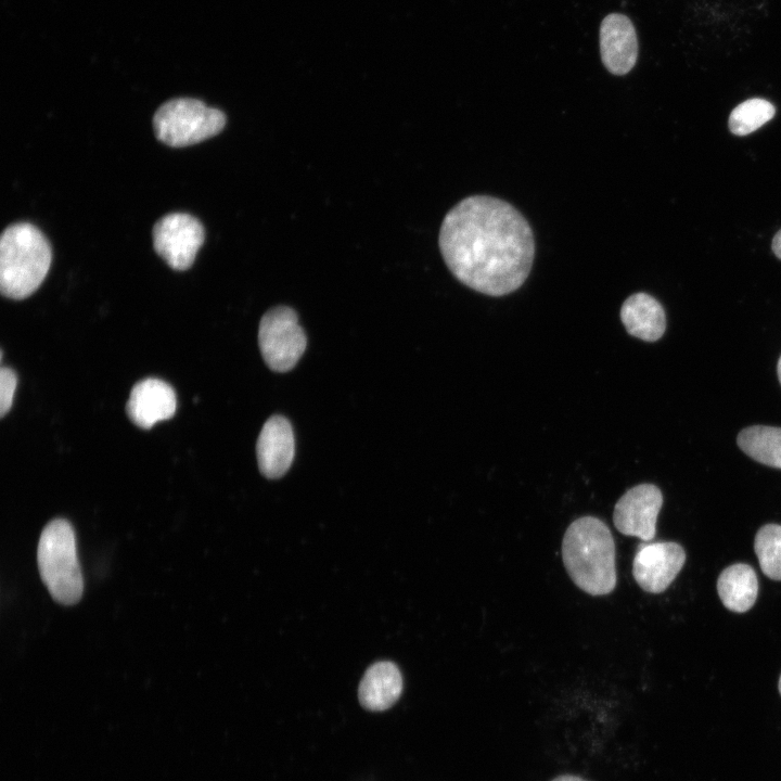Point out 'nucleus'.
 <instances>
[{"label": "nucleus", "mask_w": 781, "mask_h": 781, "mask_svg": "<svg viewBox=\"0 0 781 781\" xmlns=\"http://www.w3.org/2000/svg\"><path fill=\"white\" fill-rule=\"evenodd\" d=\"M777 371H778V377H779V381H780V384H781V356H780L779 361H778Z\"/></svg>", "instance_id": "nucleus-22"}, {"label": "nucleus", "mask_w": 781, "mask_h": 781, "mask_svg": "<svg viewBox=\"0 0 781 781\" xmlns=\"http://www.w3.org/2000/svg\"><path fill=\"white\" fill-rule=\"evenodd\" d=\"M620 320L627 332L645 342L660 340L666 330L663 306L646 293H635L622 305Z\"/></svg>", "instance_id": "nucleus-14"}, {"label": "nucleus", "mask_w": 781, "mask_h": 781, "mask_svg": "<svg viewBox=\"0 0 781 781\" xmlns=\"http://www.w3.org/2000/svg\"><path fill=\"white\" fill-rule=\"evenodd\" d=\"M684 562L686 552L677 542L640 545L632 561V575L642 590L662 593L677 577Z\"/></svg>", "instance_id": "nucleus-9"}, {"label": "nucleus", "mask_w": 781, "mask_h": 781, "mask_svg": "<svg viewBox=\"0 0 781 781\" xmlns=\"http://www.w3.org/2000/svg\"><path fill=\"white\" fill-rule=\"evenodd\" d=\"M37 561L41 579L56 602L72 605L80 600L84 578L76 535L68 521L55 518L46 525L38 542Z\"/></svg>", "instance_id": "nucleus-4"}, {"label": "nucleus", "mask_w": 781, "mask_h": 781, "mask_svg": "<svg viewBox=\"0 0 781 781\" xmlns=\"http://www.w3.org/2000/svg\"><path fill=\"white\" fill-rule=\"evenodd\" d=\"M600 52L605 68L614 75H625L638 57V39L631 21L619 13L604 17L600 28Z\"/></svg>", "instance_id": "nucleus-10"}, {"label": "nucleus", "mask_w": 781, "mask_h": 781, "mask_svg": "<svg viewBox=\"0 0 781 781\" xmlns=\"http://www.w3.org/2000/svg\"><path fill=\"white\" fill-rule=\"evenodd\" d=\"M754 551L761 572L772 580H781V525L761 526L755 536Z\"/></svg>", "instance_id": "nucleus-18"}, {"label": "nucleus", "mask_w": 781, "mask_h": 781, "mask_svg": "<svg viewBox=\"0 0 781 781\" xmlns=\"http://www.w3.org/2000/svg\"><path fill=\"white\" fill-rule=\"evenodd\" d=\"M663 504V495L653 484H640L628 489L616 502L613 522L626 536L650 541L656 534V520Z\"/></svg>", "instance_id": "nucleus-8"}, {"label": "nucleus", "mask_w": 781, "mask_h": 781, "mask_svg": "<svg viewBox=\"0 0 781 781\" xmlns=\"http://www.w3.org/2000/svg\"><path fill=\"white\" fill-rule=\"evenodd\" d=\"M738 446L753 460L781 469V427L753 425L742 430Z\"/></svg>", "instance_id": "nucleus-16"}, {"label": "nucleus", "mask_w": 781, "mask_h": 781, "mask_svg": "<svg viewBox=\"0 0 781 781\" xmlns=\"http://www.w3.org/2000/svg\"><path fill=\"white\" fill-rule=\"evenodd\" d=\"M17 385L15 372L8 367L2 366L0 370V415L4 417L9 412L14 393Z\"/></svg>", "instance_id": "nucleus-19"}, {"label": "nucleus", "mask_w": 781, "mask_h": 781, "mask_svg": "<svg viewBox=\"0 0 781 781\" xmlns=\"http://www.w3.org/2000/svg\"><path fill=\"white\" fill-rule=\"evenodd\" d=\"M225 125L226 116L221 111L190 98L165 102L153 117L156 138L174 148L192 145L214 137Z\"/></svg>", "instance_id": "nucleus-5"}, {"label": "nucleus", "mask_w": 781, "mask_h": 781, "mask_svg": "<svg viewBox=\"0 0 781 781\" xmlns=\"http://www.w3.org/2000/svg\"><path fill=\"white\" fill-rule=\"evenodd\" d=\"M402 691V677L392 662H377L364 673L358 689L360 704L374 712L393 706Z\"/></svg>", "instance_id": "nucleus-13"}, {"label": "nucleus", "mask_w": 781, "mask_h": 781, "mask_svg": "<svg viewBox=\"0 0 781 781\" xmlns=\"http://www.w3.org/2000/svg\"><path fill=\"white\" fill-rule=\"evenodd\" d=\"M562 560L573 582L586 593L605 596L615 589L616 546L602 520L586 515L573 521L562 539Z\"/></svg>", "instance_id": "nucleus-2"}, {"label": "nucleus", "mask_w": 781, "mask_h": 781, "mask_svg": "<svg viewBox=\"0 0 781 781\" xmlns=\"http://www.w3.org/2000/svg\"><path fill=\"white\" fill-rule=\"evenodd\" d=\"M258 343L267 366L273 371L285 372L297 363L307 342L295 311L279 306L263 316Z\"/></svg>", "instance_id": "nucleus-6"}, {"label": "nucleus", "mask_w": 781, "mask_h": 781, "mask_svg": "<svg viewBox=\"0 0 781 781\" xmlns=\"http://www.w3.org/2000/svg\"><path fill=\"white\" fill-rule=\"evenodd\" d=\"M771 248H772V252L774 253V255H776L779 259H781V230H779V231L776 233V235L773 236V239H772V244H771Z\"/></svg>", "instance_id": "nucleus-20"}, {"label": "nucleus", "mask_w": 781, "mask_h": 781, "mask_svg": "<svg viewBox=\"0 0 781 781\" xmlns=\"http://www.w3.org/2000/svg\"><path fill=\"white\" fill-rule=\"evenodd\" d=\"M259 471L267 478H280L294 458V435L290 422L273 415L264 424L256 444Z\"/></svg>", "instance_id": "nucleus-12"}, {"label": "nucleus", "mask_w": 781, "mask_h": 781, "mask_svg": "<svg viewBox=\"0 0 781 781\" xmlns=\"http://www.w3.org/2000/svg\"><path fill=\"white\" fill-rule=\"evenodd\" d=\"M717 592L731 612L744 613L756 601L758 593L757 575L754 568L745 563H735L725 568L717 579Z\"/></svg>", "instance_id": "nucleus-15"}, {"label": "nucleus", "mask_w": 781, "mask_h": 781, "mask_svg": "<svg viewBox=\"0 0 781 781\" xmlns=\"http://www.w3.org/2000/svg\"><path fill=\"white\" fill-rule=\"evenodd\" d=\"M438 244L450 272L489 296L522 286L535 257L526 218L510 203L489 195L469 196L454 205L441 222Z\"/></svg>", "instance_id": "nucleus-1"}, {"label": "nucleus", "mask_w": 781, "mask_h": 781, "mask_svg": "<svg viewBox=\"0 0 781 781\" xmlns=\"http://www.w3.org/2000/svg\"><path fill=\"white\" fill-rule=\"evenodd\" d=\"M551 781H588L579 776L576 774H560L552 779Z\"/></svg>", "instance_id": "nucleus-21"}, {"label": "nucleus", "mask_w": 781, "mask_h": 781, "mask_svg": "<svg viewBox=\"0 0 781 781\" xmlns=\"http://www.w3.org/2000/svg\"><path fill=\"white\" fill-rule=\"evenodd\" d=\"M52 260L51 247L35 226H9L0 240V289L3 296L23 299L44 280Z\"/></svg>", "instance_id": "nucleus-3"}, {"label": "nucleus", "mask_w": 781, "mask_h": 781, "mask_svg": "<svg viewBox=\"0 0 781 781\" xmlns=\"http://www.w3.org/2000/svg\"><path fill=\"white\" fill-rule=\"evenodd\" d=\"M776 113L773 104L765 99H748L735 106L729 116V129L737 136H746L754 132Z\"/></svg>", "instance_id": "nucleus-17"}, {"label": "nucleus", "mask_w": 781, "mask_h": 781, "mask_svg": "<svg viewBox=\"0 0 781 781\" xmlns=\"http://www.w3.org/2000/svg\"><path fill=\"white\" fill-rule=\"evenodd\" d=\"M778 689H779V692H780V695H781V675H780V678H779Z\"/></svg>", "instance_id": "nucleus-23"}, {"label": "nucleus", "mask_w": 781, "mask_h": 781, "mask_svg": "<svg viewBox=\"0 0 781 781\" xmlns=\"http://www.w3.org/2000/svg\"><path fill=\"white\" fill-rule=\"evenodd\" d=\"M205 231L202 223L184 213L162 217L153 228L156 253L175 270H187L202 246Z\"/></svg>", "instance_id": "nucleus-7"}, {"label": "nucleus", "mask_w": 781, "mask_h": 781, "mask_svg": "<svg viewBox=\"0 0 781 781\" xmlns=\"http://www.w3.org/2000/svg\"><path fill=\"white\" fill-rule=\"evenodd\" d=\"M176 406L174 388L162 380L149 377L132 387L126 411L137 426L149 430L157 422L170 419Z\"/></svg>", "instance_id": "nucleus-11"}]
</instances>
